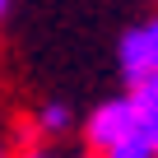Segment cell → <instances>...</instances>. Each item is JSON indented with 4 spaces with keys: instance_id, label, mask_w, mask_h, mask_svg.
<instances>
[{
    "instance_id": "7a4b0ae2",
    "label": "cell",
    "mask_w": 158,
    "mask_h": 158,
    "mask_svg": "<svg viewBox=\"0 0 158 158\" xmlns=\"http://www.w3.org/2000/svg\"><path fill=\"white\" fill-rule=\"evenodd\" d=\"M121 74L130 84H139L144 74H158V19L149 23H135L126 37H121Z\"/></svg>"
},
{
    "instance_id": "8992f818",
    "label": "cell",
    "mask_w": 158,
    "mask_h": 158,
    "mask_svg": "<svg viewBox=\"0 0 158 158\" xmlns=\"http://www.w3.org/2000/svg\"><path fill=\"white\" fill-rule=\"evenodd\" d=\"M23 158H51V153H42V149H28V153H23Z\"/></svg>"
},
{
    "instance_id": "5b68a950",
    "label": "cell",
    "mask_w": 158,
    "mask_h": 158,
    "mask_svg": "<svg viewBox=\"0 0 158 158\" xmlns=\"http://www.w3.org/2000/svg\"><path fill=\"white\" fill-rule=\"evenodd\" d=\"M102 158H158L144 139H130V144H121V149H112V153H102Z\"/></svg>"
},
{
    "instance_id": "6da1fadb",
    "label": "cell",
    "mask_w": 158,
    "mask_h": 158,
    "mask_svg": "<svg viewBox=\"0 0 158 158\" xmlns=\"http://www.w3.org/2000/svg\"><path fill=\"white\" fill-rule=\"evenodd\" d=\"M84 139L98 149V153H112L130 139H139V121H135V102L130 98H107L89 112L84 121Z\"/></svg>"
},
{
    "instance_id": "277c9868",
    "label": "cell",
    "mask_w": 158,
    "mask_h": 158,
    "mask_svg": "<svg viewBox=\"0 0 158 158\" xmlns=\"http://www.w3.org/2000/svg\"><path fill=\"white\" fill-rule=\"evenodd\" d=\"M37 126H42L47 135H65V130H70V107H60V102H47V107L37 112Z\"/></svg>"
},
{
    "instance_id": "ba28073f",
    "label": "cell",
    "mask_w": 158,
    "mask_h": 158,
    "mask_svg": "<svg viewBox=\"0 0 158 158\" xmlns=\"http://www.w3.org/2000/svg\"><path fill=\"white\" fill-rule=\"evenodd\" d=\"M0 158H5V149H0Z\"/></svg>"
},
{
    "instance_id": "3957f363",
    "label": "cell",
    "mask_w": 158,
    "mask_h": 158,
    "mask_svg": "<svg viewBox=\"0 0 158 158\" xmlns=\"http://www.w3.org/2000/svg\"><path fill=\"white\" fill-rule=\"evenodd\" d=\"M130 102H135L139 139L158 153V74H144L139 84H130Z\"/></svg>"
},
{
    "instance_id": "52a82bcc",
    "label": "cell",
    "mask_w": 158,
    "mask_h": 158,
    "mask_svg": "<svg viewBox=\"0 0 158 158\" xmlns=\"http://www.w3.org/2000/svg\"><path fill=\"white\" fill-rule=\"evenodd\" d=\"M5 10H10V0H0V19H5Z\"/></svg>"
}]
</instances>
